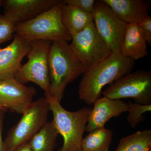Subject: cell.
Masks as SVG:
<instances>
[{"label": "cell", "mask_w": 151, "mask_h": 151, "mask_svg": "<svg viewBox=\"0 0 151 151\" xmlns=\"http://www.w3.org/2000/svg\"><path fill=\"white\" fill-rule=\"evenodd\" d=\"M4 109H5V108H3V107H1V106H0V110H4Z\"/></svg>", "instance_id": "obj_26"}, {"label": "cell", "mask_w": 151, "mask_h": 151, "mask_svg": "<svg viewBox=\"0 0 151 151\" xmlns=\"http://www.w3.org/2000/svg\"><path fill=\"white\" fill-rule=\"evenodd\" d=\"M113 132L105 128L89 132L82 139L81 151H109Z\"/></svg>", "instance_id": "obj_18"}, {"label": "cell", "mask_w": 151, "mask_h": 151, "mask_svg": "<svg viewBox=\"0 0 151 151\" xmlns=\"http://www.w3.org/2000/svg\"><path fill=\"white\" fill-rule=\"evenodd\" d=\"M35 88L21 84L15 78L0 80V106L22 114L33 103Z\"/></svg>", "instance_id": "obj_10"}, {"label": "cell", "mask_w": 151, "mask_h": 151, "mask_svg": "<svg viewBox=\"0 0 151 151\" xmlns=\"http://www.w3.org/2000/svg\"><path fill=\"white\" fill-rule=\"evenodd\" d=\"M147 151H151V149H150V150H147Z\"/></svg>", "instance_id": "obj_28"}, {"label": "cell", "mask_w": 151, "mask_h": 151, "mask_svg": "<svg viewBox=\"0 0 151 151\" xmlns=\"http://www.w3.org/2000/svg\"><path fill=\"white\" fill-rule=\"evenodd\" d=\"M147 43L138 24H128L120 51L124 56L137 60L148 55Z\"/></svg>", "instance_id": "obj_15"}, {"label": "cell", "mask_w": 151, "mask_h": 151, "mask_svg": "<svg viewBox=\"0 0 151 151\" xmlns=\"http://www.w3.org/2000/svg\"><path fill=\"white\" fill-rule=\"evenodd\" d=\"M49 105L45 97L33 102L21 119L8 132L4 141L8 151L28 142L47 122Z\"/></svg>", "instance_id": "obj_5"}, {"label": "cell", "mask_w": 151, "mask_h": 151, "mask_svg": "<svg viewBox=\"0 0 151 151\" xmlns=\"http://www.w3.org/2000/svg\"><path fill=\"white\" fill-rule=\"evenodd\" d=\"M129 112L127 118L128 123L132 128H136L139 124L145 119L144 114L151 111V105H142L133 103L132 101L127 103Z\"/></svg>", "instance_id": "obj_20"}, {"label": "cell", "mask_w": 151, "mask_h": 151, "mask_svg": "<svg viewBox=\"0 0 151 151\" xmlns=\"http://www.w3.org/2000/svg\"><path fill=\"white\" fill-rule=\"evenodd\" d=\"M52 42L35 40L30 42V49L27 55L28 60L21 65L14 78L23 84L29 82L35 83L45 92L50 88L48 58Z\"/></svg>", "instance_id": "obj_6"}, {"label": "cell", "mask_w": 151, "mask_h": 151, "mask_svg": "<svg viewBox=\"0 0 151 151\" xmlns=\"http://www.w3.org/2000/svg\"><path fill=\"white\" fill-rule=\"evenodd\" d=\"M53 121L47 122L29 141L33 151H53L59 135Z\"/></svg>", "instance_id": "obj_17"}, {"label": "cell", "mask_w": 151, "mask_h": 151, "mask_svg": "<svg viewBox=\"0 0 151 151\" xmlns=\"http://www.w3.org/2000/svg\"><path fill=\"white\" fill-rule=\"evenodd\" d=\"M13 151H33L28 142L24 143L17 147Z\"/></svg>", "instance_id": "obj_25"}, {"label": "cell", "mask_w": 151, "mask_h": 151, "mask_svg": "<svg viewBox=\"0 0 151 151\" xmlns=\"http://www.w3.org/2000/svg\"><path fill=\"white\" fill-rule=\"evenodd\" d=\"M88 117L85 131L90 132L105 128V124L113 117L128 112L129 106L122 100H113L106 97H100L94 104Z\"/></svg>", "instance_id": "obj_13"}, {"label": "cell", "mask_w": 151, "mask_h": 151, "mask_svg": "<svg viewBox=\"0 0 151 151\" xmlns=\"http://www.w3.org/2000/svg\"><path fill=\"white\" fill-rule=\"evenodd\" d=\"M135 61L124 56L121 51H111L105 59L82 74L78 86L79 99L87 105H93L101 97L104 86L132 72Z\"/></svg>", "instance_id": "obj_1"}, {"label": "cell", "mask_w": 151, "mask_h": 151, "mask_svg": "<svg viewBox=\"0 0 151 151\" xmlns=\"http://www.w3.org/2000/svg\"><path fill=\"white\" fill-rule=\"evenodd\" d=\"M61 1L60 0H2L4 16L16 25L29 21Z\"/></svg>", "instance_id": "obj_11"}, {"label": "cell", "mask_w": 151, "mask_h": 151, "mask_svg": "<svg viewBox=\"0 0 151 151\" xmlns=\"http://www.w3.org/2000/svg\"><path fill=\"white\" fill-rule=\"evenodd\" d=\"M120 19L128 24L138 23L149 16L150 5L143 0H103Z\"/></svg>", "instance_id": "obj_14"}, {"label": "cell", "mask_w": 151, "mask_h": 151, "mask_svg": "<svg viewBox=\"0 0 151 151\" xmlns=\"http://www.w3.org/2000/svg\"><path fill=\"white\" fill-rule=\"evenodd\" d=\"M15 32L16 24L0 14V45L12 39Z\"/></svg>", "instance_id": "obj_21"}, {"label": "cell", "mask_w": 151, "mask_h": 151, "mask_svg": "<svg viewBox=\"0 0 151 151\" xmlns=\"http://www.w3.org/2000/svg\"><path fill=\"white\" fill-rule=\"evenodd\" d=\"M49 93L61 102L65 88L87 68L76 55L67 41L52 42L48 58Z\"/></svg>", "instance_id": "obj_2"}, {"label": "cell", "mask_w": 151, "mask_h": 151, "mask_svg": "<svg viewBox=\"0 0 151 151\" xmlns=\"http://www.w3.org/2000/svg\"><path fill=\"white\" fill-rule=\"evenodd\" d=\"M151 149V130L138 131L123 138L115 151H147Z\"/></svg>", "instance_id": "obj_19"}, {"label": "cell", "mask_w": 151, "mask_h": 151, "mask_svg": "<svg viewBox=\"0 0 151 151\" xmlns=\"http://www.w3.org/2000/svg\"><path fill=\"white\" fill-rule=\"evenodd\" d=\"M138 25L142 32L147 43L151 45V17H146L138 23Z\"/></svg>", "instance_id": "obj_23"}, {"label": "cell", "mask_w": 151, "mask_h": 151, "mask_svg": "<svg viewBox=\"0 0 151 151\" xmlns=\"http://www.w3.org/2000/svg\"><path fill=\"white\" fill-rule=\"evenodd\" d=\"M92 14L96 29L111 51H120L127 24L103 0L95 1Z\"/></svg>", "instance_id": "obj_9"}, {"label": "cell", "mask_w": 151, "mask_h": 151, "mask_svg": "<svg viewBox=\"0 0 151 151\" xmlns=\"http://www.w3.org/2000/svg\"><path fill=\"white\" fill-rule=\"evenodd\" d=\"M2 0H0V6H1Z\"/></svg>", "instance_id": "obj_27"}, {"label": "cell", "mask_w": 151, "mask_h": 151, "mask_svg": "<svg viewBox=\"0 0 151 151\" xmlns=\"http://www.w3.org/2000/svg\"><path fill=\"white\" fill-rule=\"evenodd\" d=\"M64 4L76 6L83 11L92 14L94 9L95 0H64Z\"/></svg>", "instance_id": "obj_22"}, {"label": "cell", "mask_w": 151, "mask_h": 151, "mask_svg": "<svg viewBox=\"0 0 151 151\" xmlns=\"http://www.w3.org/2000/svg\"><path fill=\"white\" fill-rule=\"evenodd\" d=\"M102 93L104 97L113 100L132 98L135 103L151 105V71L130 72L110 84Z\"/></svg>", "instance_id": "obj_7"}, {"label": "cell", "mask_w": 151, "mask_h": 151, "mask_svg": "<svg viewBox=\"0 0 151 151\" xmlns=\"http://www.w3.org/2000/svg\"><path fill=\"white\" fill-rule=\"evenodd\" d=\"M61 17L63 24L71 37L93 21L92 14L76 6L64 4L63 1Z\"/></svg>", "instance_id": "obj_16"}, {"label": "cell", "mask_w": 151, "mask_h": 151, "mask_svg": "<svg viewBox=\"0 0 151 151\" xmlns=\"http://www.w3.org/2000/svg\"><path fill=\"white\" fill-rule=\"evenodd\" d=\"M70 45L87 69L105 59L112 51L97 31L93 21L83 30L72 36Z\"/></svg>", "instance_id": "obj_8"}, {"label": "cell", "mask_w": 151, "mask_h": 151, "mask_svg": "<svg viewBox=\"0 0 151 151\" xmlns=\"http://www.w3.org/2000/svg\"><path fill=\"white\" fill-rule=\"evenodd\" d=\"M62 1L29 21L16 25L15 34L29 42L35 40L70 41L72 37L63 24Z\"/></svg>", "instance_id": "obj_4"}, {"label": "cell", "mask_w": 151, "mask_h": 151, "mask_svg": "<svg viewBox=\"0 0 151 151\" xmlns=\"http://www.w3.org/2000/svg\"><path fill=\"white\" fill-rule=\"evenodd\" d=\"M7 110H0V151H8L4 141L2 139V132L4 127V118Z\"/></svg>", "instance_id": "obj_24"}, {"label": "cell", "mask_w": 151, "mask_h": 151, "mask_svg": "<svg viewBox=\"0 0 151 151\" xmlns=\"http://www.w3.org/2000/svg\"><path fill=\"white\" fill-rule=\"evenodd\" d=\"M30 49V42L15 34L10 44L0 49V80L14 78Z\"/></svg>", "instance_id": "obj_12"}, {"label": "cell", "mask_w": 151, "mask_h": 151, "mask_svg": "<svg viewBox=\"0 0 151 151\" xmlns=\"http://www.w3.org/2000/svg\"><path fill=\"white\" fill-rule=\"evenodd\" d=\"M44 95L53 114L52 121L63 139V145L57 151H81L83 135L92 108L84 107L70 112L64 109L60 102L47 92H45Z\"/></svg>", "instance_id": "obj_3"}]
</instances>
